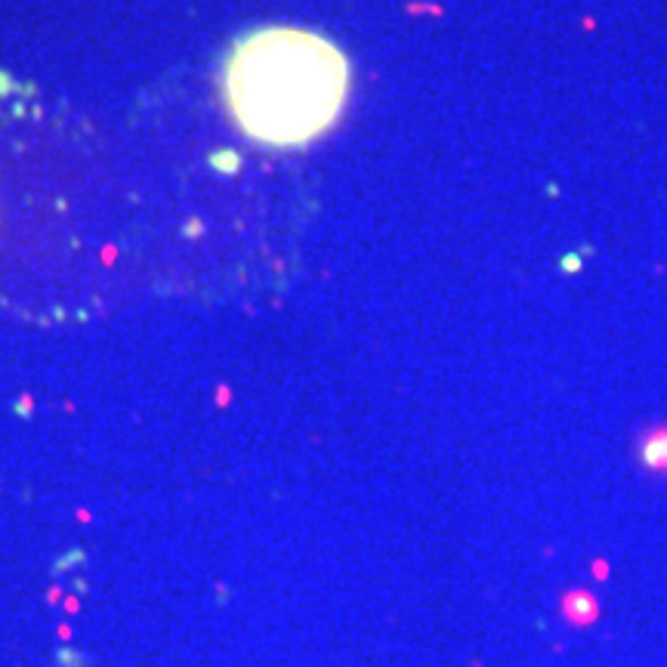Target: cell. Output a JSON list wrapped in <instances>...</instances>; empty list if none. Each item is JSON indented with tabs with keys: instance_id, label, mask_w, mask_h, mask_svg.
Segmentation results:
<instances>
[{
	"instance_id": "cell-1",
	"label": "cell",
	"mask_w": 667,
	"mask_h": 667,
	"mask_svg": "<svg viewBox=\"0 0 667 667\" xmlns=\"http://www.w3.org/2000/svg\"><path fill=\"white\" fill-rule=\"evenodd\" d=\"M349 96V59L319 31L266 25L223 59V102L235 127L266 149H303L337 124Z\"/></svg>"
},
{
	"instance_id": "cell-2",
	"label": "cell",
	"mask_w": 667,
	"mask_h": 667,
	"mask_svg": "<svg viewBox=\"0 0 667 667\" xmlns=\"http://www.w3.org/2000/svg\"><path fill=\"white\" fill-rule=\"evenodd\" d=\"M596 599H590L587 593L574 590L569 593V596L563 599V609H559V615H563V621H569L572 627H587L596 621Z\"/></svg>"
}]
</instances>
